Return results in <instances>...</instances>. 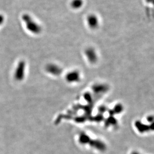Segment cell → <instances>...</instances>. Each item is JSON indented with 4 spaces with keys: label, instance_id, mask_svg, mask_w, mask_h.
Returning a JSON list of instances; mask_svg holds the SVG:
<instances>
[{
    "label": "cell",
    "instance_id": "obj_2",
    "mask_svg": "<svg viewBox=\"0 0 154 154\" xmlns=\"http://www.w3.org/2000/svg\"><path fill=\"white\" fill-rule=\"evenodd\" d=\"M87 22L88 25L91 28L94 29L98 26V19L95 15H92L88 17Z\"/></svg>",
    "mask_w": 154,
    "mask_h": 154
},
{
    "label": "cell",
    "instance_id": "obj_1",
    "mask_svg": "<svg viewBox=\"0 0 154 154\" xmlns=\"http://www.w3.org/2000/svg\"><path fill=\"white\" fill-rule=\"evenodd\" d=\"M22 19L25 23L26 28L30 32L35 34H40L41 32V27L32 18L30 15L25 14L23 16Z\"/></svg>",
    "mask_w": 154,
    "mask_h": 154
},
{
    "label": "cell",
    "instance_id": "obj_3",
    "mask_svg": "<svg viewBox=\"0 0 154 154\" xmlns=\"http://www.w3.org/2000/svg\"><path fill=\"white\" fill-rule=\"evenodd\" d=\"M83 4V0H73L72 2L71 6L74 9H79L81 7Z\"/></svg>",
    "mask_w": 154,
    "mask_h": 154
}]
</instances>
